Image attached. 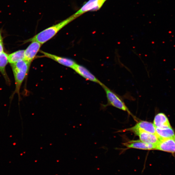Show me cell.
<instances>
[{"mask_svg":"<svg viewBox=\"0 0 175 175\" xmlns=\"http://www.w3.org/2000/svg\"><path fill=\"white\" fill-rule=\"evenodd\" d=\"M156 134L160 140L169 138L174 139L175 138V133L171 127L164 129L156 128Z\"/></svg>","mask_w":175,"mask_h":175,"instance_id":"cell-14","label":"cell"},{"mask_svg":"<svg viewBox=\"0 0 175 175\" xmlns=\"http://www.w3.org/2000/svg\"><path fill=\"white\" fill-rule=\"evenodd\" d=\"M25 50H20L8 55V61L11 65L23 60L25 58Z\"/></svg>","mask_w":175,"mask_h":175,"instance_id":"cell-15","label":"cell"},{"mask_svg":"<svg viewBox=\"0 0 175 175\" xmlns=\"http://www.w3.org/2000/svg\"><path fill=\"white\" fill-rule=\"evenodd\" d=\"M2 29H0V53L4 52V46L2 35Z\"/></svg>","mask_w":175,"mask_h":175,"instance_id":"cell-16","label":"cell"},{"mask_svg":"<svg viewBox=\"0 0 175 175\" xmlns=\"http://www.w3.org/2000/svg\"><path fill=\"white\" fill-rule=\"evenodd\" d=\"M31 64L24 60H20L15 64L11 65L15 81V88L10 97V104L12 101L14 95L17 94L19 98V105L21 100L20 91L22 84L29 72Z\"/></svg>","mask_w":175,"mask_h":175,"instance_id":"cell-2","label":"cell"},{"mask_svg":"<svg viewBox=\"0 0 175 175\" xmlns=\"http://www.w3.org/2000/svg\"><path fill=\"white\" fill-rule=\"evenodd\" d=\"M79 17L73 15L56 24L44 30L30 39L23 41V44L36 41L43 44L54 37L61 30Z\"/></svg>","mask_w":175,"mask_h":175,"instance_id":"cell-1","label":"cell"},{"mask_svg":"<svg viewBox=\"0 0 175 175\" xmlns=\"http://www.w3.org/2000/svg\"><path fill=\"white\" fill-rule=\"evenodd\" d=\"M140 130L156 134V127L153 123L146 121H141L131 128L127 129L126 131L132 132L136 130Z\"/></svg>","mask_w":175,"mask_h":175,"instance_id":"cell-7","label":"cell"},{"mask_svg":"<svg viewBox=\"0 0 175 175\" xmlns=\"http://www.w3.org/2000/svg\"><path fill=\"white\" fill-rule=\"evenodd\" d=\"M153 124L156 128L164 129L171 127L168 118L162 113H160L156 115Z\"/></svg>","mask_w":175,"mask_h":175,"instance_id":"cell-12","label":"cell"},{"mask_svg":"<svg viewBox=\"0 0 175 175\" xmlns=\"http://www.w3.org/2000/svg\"><path fill=\"white\" fill-rule=\"evenodd\" d=\"M156 150L175 153V141L174 139L169 138L160 140L157 144Z\"/></svg>","mask_w":175,"mask_h":175,"instance_id":"cell-9","label":"cell"},{"mask_svg":"<svg viewBox=\"0 0 175 175\" xmlns=\"http://www.w3.org/2000/svg\"><path fill=\"white\" fill-rule=\"evenodd\" d=\"M72 69L80 76L88 81L96 83L100 85L103 84L86 68L82 65L76 63Z\"/></svg>","mask_w":175,"mask_h":175,"instance_id":"cell-6","label":"cell"},{"mask_svg":"<svg viewBox=\"0 0 175 175\" xmlns=\"http://www.w3.org/2000/svg\"><path fill=\"white\" fill-rule=\"evenodd\" d=\"M40 52L41 54H43L44 57L51 59L63 66L69 67L72 69L73 67L77 63L74 61L69 58L59 57L41 50Z\"/></svg>","mask_w":175,"mask_h":175,"instance_id":"cell-10","label":"cell"},{"mask_svg":"<svg viewBox=\"0 0 175 175\" xmlns=\"http://www.w3.org/2000/svg\"><path fill=\"white\" fill-rule=\"evenodd\" d=\"M124 145L128 148L144 150H155L157 146V144L145 143L140 140L130 141Z\"/></svg>","mask_w":175,"mask_h":175,"instance_id":"cell-8","label":"cell"},{"mask_svg":"<svg viewBox=\"0 0 175 175\" xmlns=\"http://www.w3.org/2000/svg\"><path fill=\"white\" fill-rule=\"evenodd\" d=\"M106 1V0H89L74 14L79 17L87 12L99 10Z\"/></svg>","mask_w":175,"mask_h":175,"instance_id":"cell-4","label":"cell"},{"mask_svg":"<svg viewBox=\"0 0 175 175\" xmlns=\"http://www.w3.org/2000/svg\"><path fill=\"white\" fill-rule=\"evenodd\" d=\"M100 86L105 92L110 105L121 110L129 112L125 104L119 96L104 84H102Z\"/></svg>","mask_w":175,"mask_h":175,"instance_id":"cell-3","label":"cell"},{"mask_svg":"<svg viewBox=\"0 0 175 175\" xmlns=\"http://www.w3.org/2000/svg\"><path fill=\"white\" fill-rule=\"evenodd\" d=\"M41 45L42 44L37 41H32L27 48L25 50V58L24 60L31 64L34 58L36 57Z\"/></svg>","mask_w":175,"mask_h":175,"instance_id":"cell-5","label":"cell"},{"mask_svg":"<svg viewBox=\"0 0 175 175\" xmlns=\"http://www.w3.org/2000/svg\"><path fill=\"white\" fill-rule=\"evenodd\" d=\"M133 133L138 136L141 141L145 143L157 144L160 141L155 134L140 130H136Z\"/></svg>","mask_w":175,"mask_h":175,"instance_id":"cell-11","label":"cell"},{"mask_svg":"<svg viewBox=\"0 0 175 175\" xmlns=\"http://www.w3.org/2000/svg\"><path fill=\"white\" fill-rule=\"evenodd\" d=\"M8 55L5 52L0 53V72L8 84H10V80L9 78L6 68L8 63Z\"/></svg>","mask_w":175,"mask_h":175,"instance_id":"cell-13","label":"cell"},{"mask_svg":"<svg viewBox=\"0 0 175 175\" xmlns=\"http://www.w3.org/2000/svg\"><path fill=\"white\" fill-rule=\"evenodd\" d=\"M174 141H175V138L174 139Z\"/></svg>","mask_w":175,"mask_h":175,"instance_id":"cell-17","label":"cell"}]
</instances>
